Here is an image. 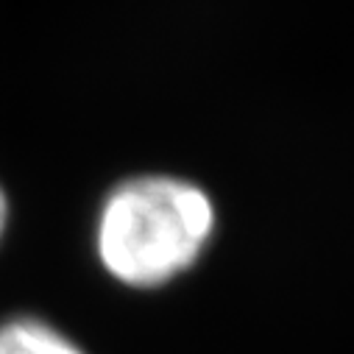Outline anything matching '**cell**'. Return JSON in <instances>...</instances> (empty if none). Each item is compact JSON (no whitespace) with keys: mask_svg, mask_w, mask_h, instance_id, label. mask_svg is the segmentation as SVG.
<instances>
[{"mask_svg":"<svg viewBox=\"0 0 354 354\" xmlns=\"http://www.w3.org/2000/svg\"><path fill=\"white\" fill-rule=\"evenodd\" d=\"M212 196L190 179L142 173L112 187L95 221L101 268L131 290L165 288L187 274L215 234Z\"/></svg>","mask_w":354,"mask_h":354,"instance_id":"1","label":"cell"},{"mask_svg":"<svg viewBox=\"0 0 354 354\" xmlns=\"http://www.w3.org/2000/svg\"><path fill=\"white\" fill-rule=\"evenodd\" d=\"M0 354H86V351L53 324L23 315L0 324Z\"/></svg>","mask_w":354,"mask_h":354,"instance_id":"2","label":"cell"},{"mask_svg":"<svg viewBox=\"0 0 354 354\" xmlns=\"http://www.w3.org/2000/svg\"><path fill=\"white\" fill-rule=\"evenodd\" d=\"M6 229H9V198H6L3 187H0V240H3Z\"/></svg>","mask_w":354,"mask_h":354,"instance_id":"3","label":"cell"}]
</instances>
